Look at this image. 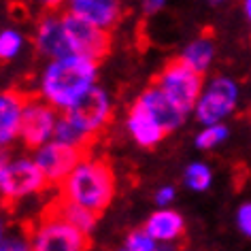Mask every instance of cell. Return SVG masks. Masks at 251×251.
Listing matches in <instances>:
<instances>
[{
  "mask_svg": "<svg viewBox=\"0 0 251 251\" xmlns=\"http://www.w3.org/2000/svg\"><path fill=\"white\" fill-rule=\"evenodd\" d=\"M136 100H139V102L145 106V109L151 111V115L160 122V126L164 128L166 134L175 132V130L181 128V126L185 124L187 113L183 109H179V106L175 104L162 90H158L153 83L149 85V87H145Z\"/></svg>",
  "mask_w": 251,
  "mask_h": 251,
  "instance_id": "obj_13",
  "label": "cell"
},
{
  "mask_svg": "<svg viewBox=\"0 0 251 251\" xmlns=\"http://www.w3.org/2000/svg\"><path fill=\"white\" fill-rule=\"evenodd\" d=\"M49 183L45 175L41 173L39 164L30 155H11L2 158L0 164V194L7 202H20V200L41 194Z\"/></svg>",
  "mask_w": 251,
  "mask_h": 251,
  "instance_id": "obj_3",
  "label": "cell"
},
{
  "mask_svg": "<svg viewBox=\"0 0 251 251\" xmlns=\"http://www.w3.org/2000/svg\"><path fill=\"white\" fill-rule=\"evenodd\" d=\"M126 128H128L130 136L145 149H153L166 136L160 122L151 115V111L145 109V106L139 102V100L130 106L128 119H126Z\"/></svg>",
  "mask_w": 251,
  "mask_h": 251,
  "instance_id": "obj_14",
  "label": "cell"
},
{
  "mask_svg": "<svg viewBox=\"0 0 251 251\" xmlns=\"http://www.w3.org/2000/svg\"><path fill=\"white\" fill-rule=\"evenodd\" d=\"M58 119L60 113L51 104H47L39 96H30L22 117V130H20L22 143L28 149H34V151L41 149L43 145H47L49 141H53Z\"/></svg>",
  "mask_w": 251,
  "mask_h": 251,
  "instance_id": "obj_8",
  "label": "cell"
},
{
  "mask_svg": "<svg viewBox=\"0 0 251 251\" xmlns=\"http://www.w3.org/2000/svg\"><path fill=\"white\" fill-rule=\"evenodd\" d=\"M155 251H179V247L175 243H158V249Z\"/></svg>",
  "mask_w": 251,
  "mask_h": 251,
  "instance_id": "obj_28",
  "label": "cell"
},
{
  "mask_svg": "<svg viewBox=\"0 0 251 251\" xmlns=\"http://www.w3.org/2000/svg\"><path fill=\"white\" fill-rule=\"evenodd\" d=\"M60 196L94 213L104 211L115 196V173L102 158L87 153L60 185Z\"/></svg>",
  "mask_w": 251,
  "mask_h": 251,
  "instance_id": "obj_2",
  "label": "cell"
},
{
  "mask_svg": "<svg viewBox=\"0 0 251 251\" xmlns=\"http://www.w3.org/2000/svg\"><path fill=\"white\" fill-rule=\"evenodd\" d=\"M66 11L104 32L117 28L124 17V7L117 0H73Z\"/></svg>",
  "mask_w": 251,
  "mask_h": 251,
  "instance_id": "obj_12",
  "label": "cell"
},
{
  "mask_svg": "<svg viewBox=\"0 0 251 251\" xmlns=\"http://www.w3.org/2000/svg\"><path fill=\"white\" fill-rule=\"evenodd\" d=\"M34 47L51 62L66 58V55H75L64 28V11H47L41 15L34 30Z\"/></svg>",
  "mask_w": 251,
  "mask_h": 251,
  "instance_id": "obj_11",
  "label": "cell"
},
{
  "mask_svg": "<svg viewBox=\"0 0 251 251\" xmlns=\"http://www.w3.org/2000/svg\"><path fill=\"white\" fill-rule=\"evenodd\" d=\"M211 181H213V173L204 162H192V164H187L183 173L185 187H190L194 192H204L211 187Z\"/></svg>",
  "mask_w": 251,
  "mask_h": 251,
  "instance_id": "obj_20",
  "label": "cell"
},
{
  "mask_svg": "<svg viewBox=\"0 0 251 251\" xmlns=\"http://www.w3.org/2000/svg\"><path fill=\"white\" fill-rule=\"evenodd\" d=\"M162 7H164V0H145V2H143V13L153 15V13H158Z\"/></svg>",
  "mask_w": 251,
  "mask_h": 251,
  "instance_id": "obj_27",
  "label": "cell"
},
{
  "mask_svg": "<svg viewBox=\"0 0 251 251\" xmlns=\"http://www.w3.org/2000/svg\"><path fill=\"white\" fill-rule=\"evenodd\" d=\"M213 58H215V41H213L211 36H206V34L194 39L190 45L183 49V53L179 55V60L183 62L185 66H190L194 73H198V75L209 71Z\"/></svg>",
  "mask_w": 251,
  "mask_h": 251,
  "instance_id": "obj_18",
  "label": "cell"
},
{
  "mask_svg": "<svg viewBox=\"0 0 251 251\" xmlns=\"http://www.w3.org/2000/svg\"><path fill=\"white\" fill-rule=\"evenodd\" d=\"M0 251H32V247H30V238L28 236L13 232V234H4L2 236Z\"/></svg>",
  "mask_w": 251,
  "mask_h": 251,
  "instance_id": "obj_24",
  "label": "cell"
},
{
  "mask_svg": "<svg viewBox=\"0 0 251 251\" xmlns=\"http://www.w3.org/2000/svg\"><path fill=\"white\" fill-rule=\"evenodd\" d=\"M64 115L94 143L98 139V134L109 126L111 117H113L111 96L102 87L96 85L87 96L81 98L71 111H66Z\"/></svg>",
  "mask_w": 251,
  "mask_h": 251,
  "instance_id": "obj_7",
  "label": "cell"
},
{
  "mask_svg": "<svg viewBox=\"0 0 251 251\" xmlns=\"http://www.w3.org/2000/svg\"><path fill=\"white\" fill-rule=\"evenodd\" d=\"M45 211L55 215L58 219H62V222H66L68 226H73V228H77L79 232H83L87 236H90V232L96 228V224H98V213L85 209V206H81V204H75L62 196L53 198Z\"/></svg>",
  "mask_w": 251,
  "mask_h": 251,
  "instance_id": "obj_16",
  "label": "cell"
},
{
  "mask_svg": "<svg viewBox=\"0 0 251 251\" xmlns=\"http://www.w3.org/2000/svg\"><path fill=\"white\" fill-rule=\"evenodd\" d=\"M243 11H245V17L251 22V0H245L243 2Z\"/></svg>",
  "mask_w": 251,
  "mask_h": 251,
  "instance_id": "obj_29",
  "label": "cell"
},
{
  "mask_svg": "<svg viewBox=\"0 0 251 251\" xmlns=\"http://www.w3.org/2000/svg\"><path fill=\"white\" fill-rule=\"evenodd\" d=\"M28 238L32 251H87L90 247V236L47 211L30 228Z\"/></svg>",
  "mask_w": 251,
  "mask_h": 251,
  "instance_id": "obj_5",
  "label": "cell"
},
{
  "mask_svg": "<svg viewBox=\"0 0 251 251\" xmlns=\"http://www.w3.org/2000/svg\"><path fill=\"white\" fill-rule=\"evenodd\" d=\"M87 153L79 151L75 147H68L64 143L49 141L47 145L34 151V162L39 164L41 173L45 175L49 185H62L71 177V173L79 166V162L85 158Z\"/></svg>",
  "mask_w": 251,
  "mask_h": 251,
  "instance_id": "obj_10",
  "label": "cell"
},
{
  "mask_svg": "<svg viewBox=\"0 0 251 251\" xmlns=\"http://www.w3.org/2000/svg\"><path fill=\"white\" fill-rule=\"evenodd\" d=\"M236 224H238V230H241L245 236L251 238V202L243 204L241 209L236 211Z\"/></svg>",
  "mask_w": 251,
  "mask_h": 251,
  "instance_id": "obj_25",
  "label": "cell"
},
{
  "mask_svg": "<svg viewBox=\"0 0 251 251\" xmlns=\"http://www.w3.org/2000/svg\"><path fill=\"white\" fill-rule=\"evenodd\" d=\"M145 230L155 243H177L185 232V222L175 209H158L149 215Z\"/></svg>",
  "mask_w": 251,
  "mask_h": 251,
  "instance_id": "obj_17",
  "label": "cell"
},
{
  "mask_svg": "<svg viewBox=\"0 0 251 251\" xmlns=\"http://www.w3.org/2000/svg\"><path fill=\"white\" fill-rule=\"evenodd\" d=\"M64 28L75 55H81V58H87L98 64V60H102L109 53L111 49L109 32L92 26L81 17L68 13V11H64Z\"/></svg>",
  "mask_w": 251,
  "mask_h": 251,
  "instance_id": "obj_9",
  "label": "cell"
},
{
  "mask_svg": "<svg viewBox=\"0 0 251 251\" xmlns=\"http://www.w3.org/2000/svg\"><path fill=\"white\" fill-rule=\"evenodd\" d=\"M226 139H228V128H226L224 124L206 126V128L200 130L198 136H196V147L202 149V151H209V149L219 147Z\"/></svg>",
  "mask_w": 251,
  "mask_h": 251,
  "instance_id": "obj_22",
  "label": "cell"
},
{
  "mask_svg": "<svg viewBox=\"0 0 251 251\" xmlns=\"http://www.w3.org/2000/svg\"><path fill=\"white\" fill-rule=\"evenodd\" d=\"M98 64L81 55H66L43 68L39 79V98L55 111L66 113L96 87Z\"/></svg>",
  "mask_w": 251,
  "mask_h": 251,
  "instance_id": "obj_1",
  "label": "cell"
},
{
  "mask_svg": "<svg viewBox=\"0 0 251 251\" xmlns=\"http://www.w3.org/2000/svg\"><path fill=\"white\" fill-rule=\"evenodd\" d=\"M53 141L58 143H64L68 147H75L79 151L87 153L92 147V141L81 132V130L75 126L71 119H68L64 113H60V119H58V126H55V134H53Z\"/></svg>",
  "mask_w": 251,
  "mask_h": 251,
  "instance_id": "obj_19",
  "label": "cell"
},
{
  "mask_svg": "<svg viewBox=\"0 0 251 251\" xmlns=\"http://www.w3.org/2000/svg\"><path fill=\"white\" fill-rule=\"evenodd\" d=\"M24 34L15 28H4L0 32V58L2 60H13L20 55L24 49Z\"/></svg>",
  "mask_w": 251,
  "mask_h": 251,
  "instance_id": "obj_21",
  "label": "cell"
},
{
  "mask_svg": "<svg viewBox=\"0 0 251 251\" xmlns=\"http://www.w3.org/2000/svg\"><path fill=\"white\" fill-rule=\"evenodd\" d=\"M28 98L30 96L17 90H7L0 96V143L2 145H11L15 139H20L22 117Z\"/></svg>",
  "mask_w": 251,
  "mask_h": 251,
  "instance_id": "obj_15",
  "label": "cell"
},
{
  "mask_svg": "<svg viewBox=\"0 0 251 251\" xmlns=\"http://www.w3.org/2000/svg\"><path fill=\"white\" fill-rule=\"evenodd\" d=\"M153 85L164 92L179 109H183L185 113H194L200 94L204 90V79L202 75L185 66L179 58H175L155 75Z\"/></svg>",
  "mask_w": 251,
  "mask_h": 251,
  "instance_id": "obj_4",
  "label": "cell"
},
{
  "mask_svg": "<svg viewBox=\"0 0 251 251\" xmlns=\"http://www.w3.org/2000/svg\"><path fill=\"white\" fill-rule=\"evenodd\" d=\"M238 96H241V90H238V83L232 77H226V75L213 77L204 83V90L198 98L194 115L204 128L206 126H217L230 113H234Z\"/></svg>",
  "mask_w": 251,
  "mask_h": 251,
  "instance_id": "obj_6",
  "label": "cell"
},
{
  "mask_svg": "<svg viewBox=\"0 0 251 251\" xmlns=\"http://www.w3.org/2000/svg\"><path fill=\"white\" fill-rule=\"evenodd\" d=\"M175 187L173 185H164V187H160L158 192H155V202L160 204V209H168V204L175 200Z\"/></svg>",
  "mask_w": 251,
  "mask_h": 251,
  "instance_id": "obj_26",
  "label": "cell"
},
{
  "mask_svg": "<svg viewBox=\"0 0 251 251\" xmlns=\"http://www.w3.org/2000/svg\"><path fill=\"white\" fill-rule=\"evenodd\" d=\"M158 249V243L151 238V234L145 228L132 230L124 241L122 251H155Z\"/></svg>",
  "mask_w": 251,
  "mask_h": 251,
  "instance_id": "obj_23",
  "label": "cell"
}]
</instances>
